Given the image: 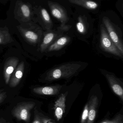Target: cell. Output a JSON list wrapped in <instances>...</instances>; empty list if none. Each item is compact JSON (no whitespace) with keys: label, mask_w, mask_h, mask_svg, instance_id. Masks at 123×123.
<instances>
[{"label":"cell","mask_w":123,"mask_h":123,"mask_svg":"<svg viewBox=\"0 0 123 123\" xmlns=\"http://www.w3.org/2000/svg\"><path fill=\"white\" fill-rule=\"evenodd\" d=\"M72 37L68 35H63L51 44L45 52H58L64 49L71 42Z\"/></svg>","instance_id":"7c38bea8"},{"label":"cell","mask_w":123,"mask_h":123,"mask_svg":"<svg viewBox=\"0 0 123 123\" xmlns=\"http://www.w3.org/2000/svg\"><path fill=\"white\" fill-rule=\"evenodd\" d=\"M13 39L8 29L0 28V44L11 43Z\"/></svg>","instance_id":"d6986e66"},{"label":"cell","mask_w":123,"mask_h":123,"mask_svg":"<svg viewBox=\"0 0 123 123\" xmlns=\"http://www.w3.org/2000/svg\"><path fill=\"white\" fill-rule=\"evenodd\" d=\"M66 95L62 94L56 101L55 104V115L58 121L61 119L65 112Z\"/></svg>","instance_id":"2e32d148"},{"label":"cell","mask_w":123,"mask_h":123,"mask_svg":"<svg viewBox=\"0 0 123 123\" xmlns=\"http://www.w3.org/2000/svg\"><path fill=\"white\" fill-rule=\"evenodd\" d=\"M48 5L52 15L61 23V25H65L69 20L67 10L62 6L58 3L48 1Z\"/></svg>","instance_id":"9c48e42d"},{"label":"cell","mask_w":123,"mask_h":123,"mask_svg":"<svg viewBox=\"0 0 123 123\" xmlns=\"http://www.w3.org/2000/svg\"><path fill=\"white\" fill-rule=\"evenodd\" d=\"M89 112L86 123H93L97 113L98 104V99L96 96L93 95L88 101Z\"/></svg>","instance_id":"e0dca14e"},{"label":"cell","mask_w":123,"mask_h":123,"mask_svg":"<svg viewBox=\"0 0 123 123\" xmlns=\"http://www.w3.org/2000/svg\"><path fill=\"white\" fill-rule=\"evenodd\" d=\"M49 121L48 119L40 117L38 114H36L32 123H47Z\"/></svg>","instance_id":"603a6c76"},{"label":"cell","mask_w":123,"mask_h":123,"mask_svg":"<svg viewBox=\"0 0 123 123\" xmlns=\"http://www.w3.org/2000/svg\"><path fill=\"white\" fill-rule=\"evenodd\" d=\"M100 47L104 51L123 59V54L111 41L103 24L100 25Z\"/></svg>","instance_id":"277c9868"},{"label":"cell","mask_w":123,"mask_h":123,"mask_svg":"<svg viewBox=\"0 0 123 123\" xmlns=\"http://www.w3.org/2000/svg\"><path fill=\"white\" fill-rule=\"evenodd\" d=\"M24 68V62H22L18 65L11 77L9 81L10 87H15L19 84L23 76Z\"/></svg>","instance_id":"9a60e30c"},{"label":"cell","mask_w":123,"mask_h":123,"mask_svg":"<svg viewBox=\"0 0 123 123\" xmlns=\"http://www.w3.org/2000/svg\"><path fill=\"white\" fill-rule=\"evenodd\" d=\"M33 9L30 4L18 1L15 9L16 18L22 23H27L34 20Z\"/></svg>","instance_id":"5b68a950"},{"label":"cell","mask_w":123,"mask_h":123,"mask_svg":"<svg viewBox=\"0 0 123 123\" xmlns=\"http://www.w3.org/2000/svg\"><path fill=\"white\" fill-rule=\"evenodd\" d=\"M0 123H2L1 122H0Z\"/></svg>","instance_id":"d4e9b609"},{"label":"cell","mask_w":123,"mask_h":123,"mask_svg":"<svg viewBox=\"0 0 123 123\" xmlns=\"http://www.w3.org/2000/svg\"><path fill=\"white\" fill-rule=\"evenodd\" d=\"M64 33L56 30L46 31L43 33V38L39 44V50L42 53L45 52L48 47Z\"/></svg>","instance_id":"30bf717a"},{"label":"cell","mask_w":123,"mask_h":123,"mask_svg":"<svg viewBox=\"0 0 123 123\" xmlns=\"http://www.w3.org/2000/svg\"><path fill=\"white\" fill-rule=\"evenodd\" d=\"M103 24L111 41L123 54V42L122 35L117 29V27L107 17L103 18Z\"/></svg>","instance_id":"8992f818"},{"label":"cell","mask_w":123,"mask_h":123,"mask_svg":"<svg viewBox=\"0 0 123 123\" xmlns=\"http://www.w3.org/2000/svg\"><path fill=\"white\" fill-rule=\"evenodd\" d=\"M100 123H123V115L119 113L111 120H105Z\"/></svg>","instance_id":"ffe728a7"},{"label":"cell","mask_w":123,"mask_h":123,"mask_svg":"<svg viewBox=\"0 0 123 123\" xmlns=\"http://www.w3.org/2000/svg\"><path fill=\"white\" fill-rule=\"evenodd\" d=\"M7 93L6 92L0 93V103H2L7 98Z\"/></svg>","instance_id":"cb8c5ba5"},{"label":"cell","mask_w":123,"mask_h":123,"mask_svg":"<svg viewBox=\"0 0 123 123\" xmlns=\"http://www.w3.org/2000/svg\"><path fill=\"white\" fill-rule=\"evenodd\" d=\"M101 73L104 75L114 92L122 101L123 100V83L114 73L104 69H100Z\"/></svg>","instance_id":"ba28073f"},{"label":"cell","mask_w":123,"mask_h":123,"mask_svg":"<svg viewBox=\"0 0 123 123\" xmlns=\"http://www.w3.org/2000/svg\"><path fill=\"white\" fill-rule=\"evenodd\" d=\"M88 65L87 62H69L57 65L45 73L44 80L49 83L62 79L70 80L77 75Z\"/></svg>","instance_id":"6da1fadb"},{"label":"cell","mask_w":123,"mask_h":123,"mask_svg":"<svg viewBox=\"0 0 123 123\" xmlns=\"http://www.w3.org/2000/svg\"><path fill=\"white\" fill-rule=\"evenodd\" d=\"M89 103H87L85 106V108L83 109L82 117H81V123H86L88 116V112H89Z\"/></svg>","instance_id":"44dd1931"},{"label":"cell","mask_w":123,"mask_h":123,"mask_svg":"<svg viewBox=\"0 0 123 123\" xmlns=\"http://www.w3.org/2000/svg\"><path fill=\"white\" fill-rule=\"evenodd\" d=\"M62 86L56 85L51 86L38 87L33 89V92L38 95H55L59 93Z\"/></svg>","instance_id":"5bb4252c"},{"label":"cell","mask_w":123,"mask_h":123,"mask_svg":"<svg viewBox=\"0 0 123 123\" xmlns=\"http://www.w3.org/2000/svg\"><path fill=\"white\" fill-rule=\"evenodd\" d=\"M19 60L17 57H11L8 59L5 63L4 75L6 84H8L11 77L17 68Z\"/></svg>","instance_id":"4fadbf2b"},{"label":"cell","mask_w":123,"mask_h":123,"mask_svg":"<svg viewBox=\"0 0 123 123\" xmlns=\"http://www.w3.org/2000/svg\"><path fill=\"white\" fill-rule=\"evenodd\" d=\"M71 4L82 7L91 11H94L98 8L99 5L97 2L90 0H69Z\"/></svg>","instance_id":"ac0fdd59"},{"label":"cell","mask_w":123,"mask_h":123,"mask_svg":"<svg viewBox=\"0 0 123 123\" xmlns=\"http://www.w3.org/2000/svg\"><path fill=\"white\" fill-rule=\"evenodd\" d=\"M34 14L37 16V21L41 25L42 28L46 31L52 29L53 23L48 11L44 8L39 6L34 8Z\"/></svg>","instance_id":"8fae6325"},{"label":"cell","mask_w":123,"mask_h":123,"mask_svg":"<svg viewBox=\"0 0 123 123\" xmlns=\"http://www.w3.org/2000/svg\"><path fill=\"white\" fill-rule=\"evenodd\" d=\"M75 28L80 38H88L92 34L93 25L92 18L86 11H76L74 15Z\"/></svg>","instance_id":"7a4b0ae2"},{"label":"cell","mask_w":123,"mask_h":123,"mask_svg":"<svg viewBox=\"0 0 123 123\" xmlns=\"http://www.w3.org/2000/svg\"><path fill=\"white\" fill-rule=\"evenodd\" d=\"M35 104L32 101L20 103L13 109L12 114L18 120L28 122L31 118V111L34 108Z\"/></svg>","instance_id":"52a82bcc"},{"label":"cell","mask_w":123,"mask_h":123,"mask_svg":"<svg viewBox=\"0 0 123 123\" xmlns=\"http://www.w3.org/2000/svg\"><path fill=\"white\" fill-rule=\"evenodd\" d=\"M72 28V26L70 25H61L57 28L56 30L62 33H64L69 31Z\"/></svg>","instance_id":"7402d4cb"},{"label":"cell","mask_w":123,"mask_h":123,"mask_svg":"<svg viewBox=\"0 0 123 123\" xmlns=\"http://www.w3.org/2000/svg\"><path fill=\"white\" fill-rule=\"evenodd\" d=\"M24 39L32 45L40 44L43 38V31L42 28L35 24L24 23L18 27Z\"/></svg>","instance_id":"3957f363"}]
</instances>
